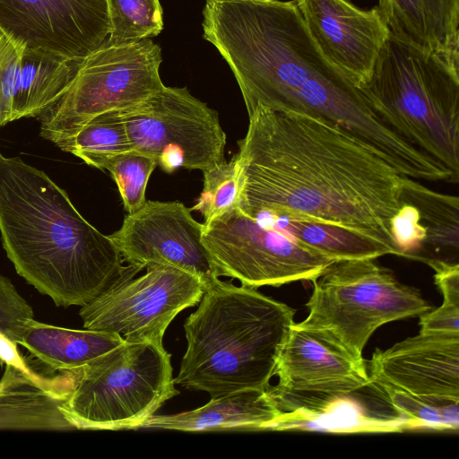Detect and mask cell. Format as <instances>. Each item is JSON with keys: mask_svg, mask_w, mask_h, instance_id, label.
Here are the masks:
<instances>
[{"mask_svg": "<svg viewBox=\"0 0 459 459\" xmlns=\"http://www.w3.org/2000/svg\"><path fill=\"white\" fill-rule=\"evenodd\" d=\"M371 379L411 395L459 402V332L420 331L366 361Z\"/></svg>", "mask_w": 459, "mask_h": 459, "instance_id": "15", "label": "cell"}, {"mask_svg": "<svg viewBox=\"0 0 459 459\" xmlns=\"http://www.w3.org/2000/svg\"><path fill=\"white\" fill-rule=\"evenodd\" d=\"M274 375L278 385L266 389L281 394H349L372 381L366 361L357 360L323 334L295 323Z\"/></svg>", "mask_w": 459, "mask_h": 459, "instance_id": "16", "label": "cell"}, {"mask_svg": "<svg viewBox=\"0 0 459 459\" xmlns=\"http://www.w3.org/2000/svg\"><path fill=\"white\" fill-rule=\"evenodd\" d=\"M111 44L150 39L163 30L160 0H107Z\"/></svg>", "mask_w": 459, "mask_h": 459, "instance_id": "27", "label": "cell"}, {"mask_svg": "<svg viewBox=\"0 0 459 459\" xmlns=\"http://www.w3.org/2000/svg\"><path fill=\"white\" fill-rule=\"evenodd\" d=\"M202 242L219 278L279 287L316 278L334 259L262 226L238 206L204 222Z\"/></svg>", "mask_w": 459, "mask_h": 459, "instance_id": "10", "label": "cell"}, {"mask_svg": "<svg viewBox=\"0 0 459 459\" xmlns=\"http://www.w3.org/2000/svg\"><path fill=\"white\" fill-rule=\"evenodd\" d=\"M361 389V388H360ZM359 389L349 394H273L281 414L265 430L396 432L409 424L394 410L369 411L356 399Z\"/></svg>", "mask_w": 459, "mask_h": 459, "instance_id": "17", "label": "cell"}, {"mask_svg": "<svg viewBox=\"0 0 459 459\" xmlns=\"http://www.w3.org/2000/svg\"><path fill=\"white\" fill-rule=\"evenodd\" d=\"M203 229L182 203L146 200L109 237L129 265H172L195 274L205 287L218 277L202 242Z\"/></svg>", "mask_w": 459, "mask_h": 459, "instance_id": "13", "label": "cell"}, {"mask_svg": "<svg viewBox=\"0 0 459 459\" xmlns=\"http://www.w3.org/2000/svg\"><path fill=\"white\" fill-rule=\"evenodd\" d=\"M203 14L204 38L230 65L248 115L263 106L347 131L365 117L363 95L321 54L294 1L206 0Z\"/></svg>", "mask_w": 459, "mask_h": 459, "instance_id": "2", "label": "cell"}, {"mask_svg": "<svg viewBox=\"0 0 459 459\" xmlns=\"http://www.w3.org/2000/svg\"><path fill=\"white\" fill-rule=\"evenodd\" d=\"M420 331L459 332V305L443 301L437 309L420 316Z\"/></svg>", "mask_w": 459, "mask_h": 459, "instance_id": "31", "label": "cell"}, {"mask_svg": "<svg viewBox=\"0 0 459 459\" xmlns=\"http://www.w3.org/2000/svg\"><path fill=\"white\" fill-rule=\"evenodd\" d=\"M80 63L23 49L12 121L39 117L67 91Z\"/></svg>", "mask_w": 459, "mask_h": 459, "instance_id": "24", "label": "cell"}, {"mask_svg": "<svg viewBox=\"0 0 459 459\" xmlns=\"http://www.w3.org/2000/svg\"><path fill=\"white\" fill-rule=\"evenodd\" d=\"M204 187L193 210L199 212L204 222L238 206L242 181L237 156L204 170Z\"/></svg>", "mask_w": 459, "mask_h": 459, "instance_id": "29", "label": "cell"}, {"mask_svg": "<svg viewBox=\"0 0 459 459\" xmlns=\"http://www.w3.org/2000/svg\"><path fill=\"white\" fill-rule=\"evenodd\" d=\"M118 111L133 149L152 156L167 173L179 168L204 171L225 160L226 134L218 113L186 87L164 85Z\"/></svg>", "mask_w": 459, "mask_h": 459, "instance_id": "9", "label": "cell"}, {"mask_svg": "<svg viewBox=\"0 0 459 459\" xmlns=\"http://www.w3.org/2000/svg\"><path fill=\"white\" fill-rule=\"evenodd\" d=\"M252 218L262 226L292 238L334 260L376 259L385 255H395V251L387 244L345 227L265 211L255 213Z\"/></svg>", "mask_w": 459, "mask_h": 459, "instance_id": "23", "label": "cell"}, {"mask_svg": "<svg viewBox=\"0 0 459 459\" xmlns=\"http://www.w3.org/2000/svg\"><path fill=\"white\" fill-rule=\"evenodd\" d=\"M144 274L125 280L81 307L84 329L116 333L128 342L163 346L173 319L199 303L204 284L193 273L153 264Z\"/></svg>", "mask_w": 459, "mask_h": 459, "instance_id": "11", "label": "cell"}, {"mask_svg": "<svg viewBox=\"0 0 459 459\" xmlns=\"http://www.w3.org/2000/svg\"><path fill=\"white\" fill-rule=\"evenodd\" d=\"M383 388L393 408L409 422L411 430H458L459 402L433 401L388 386Z\"/></svg>", "mask_w": 459, "mask_h": 459, "instance_id": "28", "label": "cell"}, {"mask_svg": "<svg viewBox=\"0 0 459 459\" xmlns=\"http://www.w3.org/2000/svg\"><path fill=\"white\" fill-rule=\"evenodd\" d=\"M163 346L124 342L74 372L61 411L74 429H142L178 394Z\"/></svg>", "mask_w": 459, "mask_h": 459, "instance_id": "6", "label": "cell"}, {"mask_svg": "<svg viewBox=\"0 0 459 459\" xmlns=\"http://www.w3.org/2000/svg\"><path fill=\"white\" fill-rule=\"evenodd\" d=\"M358 88L384 125L459 179V66L390 34Z\"/></svg>", "mask_w": 459, "mask_h": 459, "instance_id": "5", "label": "cell"}, {"mask_svg": "<svg viewBox=\"0 0 459 459\" xmlns=\"http://www.w3.org/2000/svg\"><path fill=\"white\" fill-rule=\"evenodd\" d=\"M0 235L17 273L57 307H82L142 271L43 170L0 152Z\"/></svg>", "mask_w": 459, "mask_h": 459, "instance_id": "3", "label": "cell"}, {"mask_svg": "<svg viewBox=\"0 0 459 459\" xmlns=\"http://www.w3.org/2000/svg\"><path fill=\"white\" fill-rule=\"evenodd\" d=\"M4 365L3 360L0 359V368Z\"/></svg>", "mask_w": 459, "mask_h": 459, "instance_id": "32", "label": "cell"}, {"mask_svg": "<svg viewBox=\"0 0 459 459\" xmlns=\"http://www.w3.org/2000/svg\"><path fill=\"white\" fill-rule=\"evenodd\" d=\"M397 39L459 66V0H378Z\"/></svg>", "mask_w": 459, "mask_h": 459, "instance_id": "19", "label": "cell"}, {"mask_svg": "<svg viewBox=\"0 0 459 459\" xmlns=\"http://www.w3.org/2000/svg\"><path fill=\"white\" fill-rule=\"evenodd\" d=\"M324 57L356 87L369 77L390 30L377 6L351 0H294Z\"/></svg>", "mask_w": 459, "mask_h": 459, "instance_id": "14", "label": "cell"}, {"mask_svg": "<svg viewBox=\"0 0 459 459\" xmlns=\"http://www.w3.org/2000/svg\"><path fill=\"white\" fill-rule=\"evenodd\" d=\"M401 202L415 206L425 230V239L412 260L433 270L459 265L458 197L436 192L404 176Z\"/></svg>", "mask_w": 459, "mask_h": 459, "instance_id": "21", "label": "cell"}, {"mask_svg": "<svg viewBox=\"0 0 459 459\" xmlns=\"http://www.w3.org/2000/svg\"><path fill=\"white\" fill-rule=\"evenodd\" d=\"M157 165L152 156L131 150L100 157L91 166L109 171L126 211L132 213L145 204L148 181Z\"/></svg>", "mask_w": 459, "mask_h": 459, "instance_id": "26", "label": "cell"}, {"mask_svg": "<svg viewBox=\"0 0 459 459\" xmlns=\"http://www.w3.org/2000/svg\"><path fill=\"white\" fill-rule=\"evenodd\" d=\"M0 31L22 49L81 63L108 40L107 0H0Z\"/></svg>", "mask_w": 459, "mask_h": 459, "instance_id": "12", "label": "cell"}, {"mask_svg": "<svg viewBox=\"0 0 459 459\" xmlns=\"http://www.w3.org/2000/svg\"><path fill=\"white\" fill-rule=\"evenodd\" d=\"M281 411L266 389L250 388L214 397L197 409L171 415H153L142 426L182 431L265 430Z\"/></svg>", "mask_w": 459, "mask_h": 459, "instance_id": "20", "label": "cell"}, {"mask_svg": "<svg viewBox=\"0 0 459 459\" xmlns=\"http://www.w3.org/2000/svg\"><path fill=\"white\" fill-rule=\"evenodd\" d=\"M72 385L60 386L31 368L5 364L0 379V429H74L61 411Z\"/></svg>", "mask_w": 459, "mask_h": 459, "instance_id": "18", "label": "cell"}, {"mask_svg": "<svg viewBox=\"0 0 459 459\" xmlns=\"http://www.w3.org/2000/svg\"><path fill=\"white\" fill-rule=\"evenodd\" d=\"M124 342L116 333L70 329L33 319L20 345L48 369L74 373Z\"/></svg>", "mask_w": 459, "mask_h": 459, "instance_id": "22", "label": "cell"}, {"mask_svg": "<svg viewBox=\"0 0 459 459\" xmlns=\"http://www.w3.org/2000/svg\"><path fill=\"white\" fill-rule=\"evenodd\" d=\"M236 154L238 207L354 230L387 244L405 175L343 129L291 111L255 107Z\"/></svg>", "mask_w": 459, "mask_h": 459, "instance_id": "1", "label": "cell"}, {"mask_svg": "<svg viewBox=\"0 0 459 459\" xmlns=\"http://www.w3.org/2000/svg\"><path fill=\"white\" fill-rule=\"evenodd\" d=\"M161 62L151 39L107 42L80 63L67 91L38 117L40 135L56 145L92 117L145 100L164 86Z\"/></svg>", "mask_w": 459, "mask_h": 459, "instance_id": "8", "label": "cell"}, {"mask_svg": "<svg viewBox=\"0 0 459 459\" xmlns=\"http://www.w3.org/2000/svg\"><path fill=\"white\" fill-rule=\"evenodd\" d=\"M374 260L330 264L311 281L307 316L295 323L323 334L359 361H365L363 350L377 328L432 309L417 289L401 283Z\"/></svg>", "mask_w": 459, "mask_h": 459, "instance_id": "7", "label": "cell"}, {"mask_svg": "<svg viewBox=\"0 0 459 459\" xmlns=\"http://www.w3.org/2000/svg\"><path fill=\"white\" fill-rule=\"evenodd\" d=\"M33 319L31 306L18 292L12 281L0 274V333L18 345Z\"/></svg>", "mask_w": 459, "mask_h": 459, "instance_id": "30", "label": "cell"}, {"mask_svg": "<svg viewBox=\"0 0 459 459\" xmlns=\"http://www.w3.org/2000/svg\"><path fill=\"white\" fill-rule=\"evenodd\" d=\"M56 146L90 166L100 157L134 150L118 110L92 117Z\"/></svg>", "mask_w": 459, "mask_h": 459, "instance_id": "25", "label": "cell"}, {"mask_svg": "<svg viewBox=\"0 0 459 459\" xmlns=\"http://www.w3.org/2000/svg\"><path fill=\"white\" fill-rule=\"evenodd\" d=\"M295 312L256 289L216 278L185 321L187 345L175 384L212 398L266 389Z\"/></svg>", "mask_w": 459, "mask_h": 459, "instance_id": "4", "label": "cell"}]
</instances>
